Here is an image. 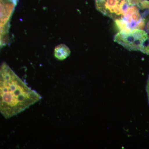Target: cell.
I'll list each match as a JSON object with an SVG mask.
<instances>
[{
    "label": "cell",
    "mask_w": 149,
    "mask_h": 149,
    "mask_svg": "<svg viewBox=\"0 0 149 149\" xmlns=\"http://www.w3.org/2000/svg\"><path fill=\"white\" fill-rule=\"evenodd\" d=\"M42 98L8 65L3 63L0 66V113L4 117L9 118L15 116Z\"/></svg>",
    "instance_id": "6da1fadb"
},
{
    "label": "cell",
    "mask_w": 149,
    "mask_h": 149,
    "mask_svg": "<svg viewBox=\"0 0 149 149\" xmlns=\"http://www.w3.org/2000/svg\"><path fill=\"white\" fill-rule=\"evenodd\" d=\"M149 19V1L127 0L123 17L115 22L120 32H128L143 29Z\"/></svg>",
    "instance_id": "7a4b0ae2"
},
{
    "label": "cell",
    "mask_w": 149,
    "mask_h": 149,
    "mask_svg": "<svg viewBox=\"0 0 149 149\" xmlns=\"http://www.w3.org/2000/svg\"><path fill=\"white\" fill-rule=\"evenodd\" d=\"M148 35L143 29H133L128 32H119L113 38L116 42L130 51L142 52Z\"/></svg>",
    "instance_id": "3957f363"
},
{
    "label": "cell",
    "mask_w": 149,
    "mask_h": 149,
    "mask_svg": "<svg viewBox=\"0 0 149 149\" xmlns=\"http://www.w3.org/2000/svg\"><path fill=\"white\" fill-rule=\"evenodd\" d=\"M127 0H95L97 10L114 21L122 18Z\"/></svg>",
    "instance_id": "277c9868"
},
{
    "label": "cell",
    "mask_w": 149,
    "mask_h": 149,
    "mask_svg": "<svg viewBox=\"0 0 149 149\" xmlns=\"http://www.w3.org/2000/svg\"><path fill=\"white\" fill-rule=\"evenodd\" d=\"M70 54L69 48L64 44L58 45L55 49V57L59 60H63L67 58Z\"/></svg>",
    "instance_id": "5b68a950"
},
{
    "label": "cell",
    "mask_w": 149,
    "mask_h": 149,
    "mask_svg": "<svg viewBox=\"0 0 149 149\" xmlns=\"http://www.w3.org/2000/svg\"><path fill=\"white\" fill-rule=\"evenodd\" d=\"M141 52L143 53L149 55V35H148V40L146 41Z\"/></svg>",
    "instance_id": "8992f818"
},
{
    "label": "cell",
    "mask_w": 149,
    "mask_h": 149,
    "mask_svg": "<svg viewBox=\"0 0 149 149\" xmlns=\"http://www.w3.org/2000/svg\"><path fill=\"white\" fill-rule=\"evenodd\" d=\"M146 90L147 93V96H148V101L149 104V75L148 78V80H147V83L146 87Z\"/></svg>",
    "instance_id": "52a82bcc"
},
{
    "label": "cell",
    "mask_w": 149,
    "mask_h": 149,
    "mask_svg": "<svg viewBox=\"0 0 149 149\" xmlns=\"http://www.w3.org/2000/svg\"><path fill=\"white\" fill-rule=\"evenodd\" d=\"M145 28H146V31L147 33L149 34V19L147 22L146 24Z\"/></svg>",
    "instance_id": "ba28073f"
}]
</instances>
